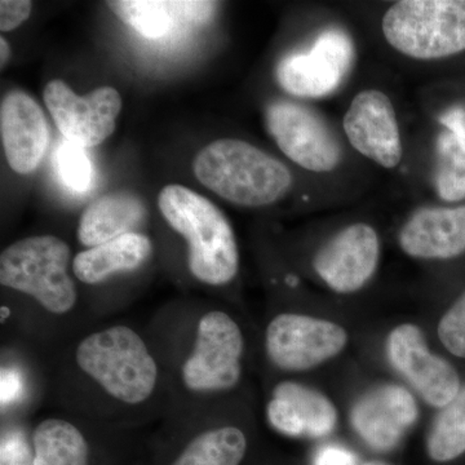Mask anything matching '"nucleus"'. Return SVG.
<instances>
[{"mask_svg":"<svg viewBox=\"0 0 465 465\" xmlns=\"http://www.w3.org/2000/svg\"><path fill=\"white\" fill-rule=\"evenodd\" d=\"M246 451V436L229 425L198 434L171 465H240Z\"/></svg>","mask_w":465,"mask_h":465,"instance_id":"412c9836","label":"nucleus"},{"mask_svg":"<svg viewBox=\"0 0 465 465\" xmlns=\"http://www.w3.org/2000/svg\"><path fill=\"white\" fill-rule=\"evenodd\" d=\"M75 357L85 375L127 405L143 403L157 385V362L130 327L114 326L91 333L76 348Z\"/></svg>","mask_w":465,"mask_h":465,"instance_id":"7ed1b4c3","label":"nucleus"},{"mask_svg":"<svg viewBox=\"0 0 465 465\" xmlns=\"http://www.w3.org/2000/svg\"><path fill=\"white\" fill-rule=\"evenodd\" d=\"M265 124L278 148L300 167L330 173L341 163V143L326 122L307 106L274 101L266 108Z\"/></svg>","mask_w":465,"mask_h":465,"instance_id":"6e6552de","label":"nucleus"},{"mask_svg":"<svg viewBox=\"0 0 465 465\" xmlns=\"http://www.w3.org/2000/svg\"><path fill=\"white\" fill-rule=\"evenodd\" d=\"M108 7L119 20L142 34L146 39H159L173 26V14L170 2L159 0H116L108 2Z\"/></svg>","mask_w":465,"mask_h":465,"instance_id":"b1692460","label":"nucleus"},{"mask_svg":"<svg viewBox=\"0 0 465 465\" xmlns=\"http://www.w3.org/2000/svg\"><path fill=\"white\" fill-rule=\"evenodd\" d=\"M70 249L54 235L15 242L0 255V283L32 296L52 314L74 308L76 289L67 273Z\"/></svg>","mask_w":465,"mask_h":465,"instance_id":"39448f33","label":"nucleus"},{"mask_svg":"<svg viewBox=\"0 0 465 465\" xmlns=\"http://www.w3.org/2000/svg\"><path fill=\"white\" fill-rule=\"evenodd\" d=\"M266 418L289 437L323 439L338 425V409L322 391L296 381L280 382L266 406Z\"/></svg>","mask_w":465,"mask_h":465,"instance_id":"dca6fc26","label":"nucleus"},{"mask_svg":"<svg viewBox=\"0 0 465 465\" xmlns=\"http://www.w3.org/2000/svg\"><path fill=\"white\" fill-rule=\"evenodd\" d=\"M173 16L182 17L191 23H207L213 18L216 11V3L194 2V0H183V2H170Z\"/></svg>","mask_w":465,"mask_h":465,"instance_id":"c85d7f7f","label":"nucleus"},{"mask_svg":"<svg viewBox=\"0 0 465 465\" xmlns=\"http://www.w3.org/2000/svg\"><path fill=\"white\" fill-rule=\"evenodd\" d=\"M385 351L391 367L428 405L442 409L460 391L457 370L445 358L430 351L423 331L416 324L394 327L388 335Z\"/></svg>","mask_w":465,"mask_h":465,"instance_id":"9b49d317","label":"nucleus"},{"mask_svg":"<svg viewBox=\"0 0 465 465\" xmlns=\"http://www.w3.org/2000/svg\"><path fill=\"white\" fill-rule=\"evenodd\" d=\"M33 3L29 0H2L0 2V30L12 32L25 23L32 14Z\"/></svg>","mask_w":465,"mask_h":465,"instance_id":"cd10ccee","label":"nucleus"},{"mask_svg":"<svg viewBox=\"0 0 465 465\" xmlns=\"http://www.w3.org/2000/svg\"><path fill=\"white\" fill-rule=\"evenodd\" d=\"M152 251L149 237L140 232H128L79 252L73 260V271L81 282L97 284L113 274L140 268L152 255Z\"/></svg>","mask_w":465,"mask_h":465,"instance_id":"6ab92c4d","label":"nucleus"},{"mask_svg":"<svg viewBox=\"0 0 465 465\" xmlns=\"http://www.w3.org/2000/svg\"><path fill=\"white\" fill-rule=\"evenodd\" d=\"M391 47L414 60H440L465 51V0H401L385 12Z\"/></svg>","mask_w":465,"mask_h":465,"instance_id":"20e7f679","label":"nucleus"},{"mask_svg":"<svg viewBox=\"0 0 465 465\" xmlns=\"http://www.w3.org/2000/svg\"><path fill=\"white\" fill-rule=\"evenodd\" d=\"M0 134L9 167L29 174L42 163L50 143V125L38 103L26 92H8L0 105Z\"/></svg>","mask_w":465,"mask_h":465,"instance_id":"2eb2a0df","label":"nucleus"},{"mask_svg":"<svg viewBox=\"0 0 465 465\" xmlns=\"http://www.w3.org/2000/svg\"><path fill=\"white\" fill-rule=\"evenodd\" d=\"M20 391V381L16 372L3 371L2 374V400L3 403L11 402L16 399Z\"/></svg>","mask_w":465,"mask_h":465,"instance_id":"2f4dec72","label":"nucleus"},{"mask_svg":"<svg viewBox=\"0 0 465 465\" xmlns=\"http://www.w3.org/2000/svg\"><path fill=\"white\" fill-rule=\"evenodd\" d=\"M437 333L452 356L465 358V291L440 317Z\"/></svg>","mask_w":465,"mask_h":465,"instance_id":"a878e982","label":"nucleus"},{"mask_svg":"<svg viewBox=\"0 0 465 465\" xmlns=\"http://www.w3.org/2000/svg\"><path fill=\"white\" fill-rule=\"evenodd\" d=\"M54 168L61 182L75 193H84L91 188L92 163L82 146L63 142L54 152Z\"/></svg>","mask_w":465,"mask_h":465,"instance_id":"393cba45","label":"nucleus"},{"mask_svg":"<svg viewBox=\"0 0 465 465\" xmlns=\"http://www.w3.org/2000/svg\"><path fill=\"white\" fill-rule=\"evenodd\" d=\"M33 465H88L90 448L81 430L63 419H47L33 434Z\"/></svg>","mask_w":465,"mask_h":465,"instance_id":"aec40b11","label":"nucleus"},{"mask_svg":"<svg viewBox=\"0 0 465 465\" xmlns=\"http://www.w3.org/2000/svg\"><path fill=\"white\" fill-rule=\"evenodd\" d=\"M363 465H390L387 463H382V461H369V463Z\"/></svg>","mask_w":465,"mask_h":465,"instance_id":"f704fd0d","label":"nucleus"},{"mask_svg":"<svg viewBox=\"0 0 465 465\" xmlns=\"http://www.w3.org/2000/svg\"><path fill=\"white\" fill-rule=\"evenodd\" d=\"M43 99L65 140L84 149L112 136L122 110L121 94L115 88L100 87L79 96L61 79L45 85Z\"/></svg>","mask_w":465,"mask_h":465,"instance_id":"9d476101","label":"nucleus"},{"mask_svg":"<svg viewBox=\"0 0 465 465\" xmlns=\"http://www.w3.org/2000/svg\"><path fill=\"white\" fill-rule=\"evenodd\" d=\"M34 451L23 434L8 433L2 440V465H33Z\"/></svg>","mask_w":465,"mask_h":465,"instance_id":"bb28decb","label":"nucleus"},{"mask_svg":"<svg viewBox=\"0 0 465 465\" xmlns=\"http://www.w3.org/2000/svg\"><path fill=\"white\" fill-rule=\"evenodd\" d=\"M437 194L445 202L465 200V142L451 131L440 134L436 143Z\"/></svg>","mask_w":465,"mask_h":465,"instance_id":"5701e85b","label":"nucleus"},{"mask_svg":"<svg viewBox=\"0 0 465 465\" xmlns=\"http://www.w3.org/2000/svg\"><path fill=\"white\" fill-rule=\"evenodd\" d=\"M9 58H11V47H9L8 42L5 38H0V64L2 67L7 65Z\"/></svg>","mask_w":465,"mask_h":465,"instance_id":"473e14b6","label":"nucleus"},{"mask_svg":"<svg viewBox=\"0 0 465 465\" xmlns=\"http://www.w3.org/2000/svg\"><path fill=\"white\" fill-rule=\"evenodd\" d=\"M427 451L437 463L455 460L465 452V387L434 419L427 439Z\"/></svg>","mask_w":465,"mask_h":465,"instance_id":"4be33fe9","label":"nucleus"},{"mask_svg":"<svg viewBox=\"0 0 465 465\" xmlns=\"http://www.w3.org/2000/svg\"><path fill=\"white\" fill-rule=\"evenodd\" d=\"M381 240L365 223L345 226L336 232L313 258L318 277L338 293H354L369 283L378 271Z\"/></svg>","mask_w":465,"mask_h":465,"instance_id":"f8f14e48","label":"nucleus"},{"mask_svg":"<svg viewBox=\"0 0 465 465\" xmlns=\"http://www.w3.org/2000/svg\"><path fill=\"white\" fill-rule=\"evenodd\" d=\"M158 207L167 224L188 242L191 273L210 286L232 282L240 252L229 220L203 195L179 183L164 186Z\"/></svg>","mask_w":465,"mask_h":465,"instance_id":"f257e3e1","label":"nucleus"},{"mask_svg":"<svg viewBox=\"0 0 465 465\" xmlns=\"http://www.w3.org/2000/svg\"><path fill=\"white\" fill-rule=\"evenodd\" d=\"M347 344L344 327L307 314H278L266 327V354L283 371H308L339 356Z\"/></svg>","mask_w":465,"mask_h":465,"instance_id":"0eeeda50","label":"nucleus"},{"mask_svg":"<svg viewBox=\"0 0 465 465\" xmlns=\"http://www.w3.org/2000/svg\"><path fill=\"white\" fill-rule=\"evenodd\" d=\"M9 316V311L7 308H5L3 307L2 308V317H3V320H5V318H7Z\"/></svg>","mask_w":465,"mask_h":465,"instance_id":"72a5a7b5","label":"nucleus"},{"mask_svg":"<svg viewBox=\"0 0 465 465\" xmlns=\"http://www.w3.org/2000/svg\"><path fill=\"white\" fill-rule=\"evenodd\" d=\"M353 61L351 36L339 29L324 30L311 50L282 58L275 78L291 96L321 99L341 87Z\"/></svg>","mask_w":465,"mask_h":465,"instance_id":"1a4fd4ad","label":"nucleus"},{"mask_svg":"<svg viewBox=\"0 0 465 465\" xmlns=\"http://www.w3.org/2000/svg\"><path fill=\"white\" fill-rule=\"evenodd\" d=\"M193 173L202 185L242 207L273 204L292 185V174L282 162L238 139L208 143L195 155Z\"/></svg>","mask_w":465,"mask_h":465,"instance_id":"f03ea898","label":"nucleus"},{"mask_svg":"<svg viewBox=\"0 0 465 465\" xmlns=\"http://www.w3.org/2000/svg\"><path fill=\"white\" fill-rule=\"evenodd\" d=\"M440 122L465 142V106L449 109L440 116Z\"/></svg>","mask_w":465,"mask_h":465,"instance_id":"7c9ffc66","label":"nucleus"},{"mask_svg":"<svg viewBox=\"0 0 465 465\" xmlns=\"http://www.w3.org/2000/svg\"><path fill=\"white\" fill-rule=\"evenodd\" d=\"M243 351V333L229 314H204L194 348L183 365V384L193 391L232 390L241 381Z\"/></svg>","mask_w":465,"mask_h":465,"instance_id":"423d86ee","label":"nucleus"},{"mask_svg":"<svg viewBox=\"0 0 465 465\" xmlns=\"http://www.w3.org/2000/svg\"><path fill=\"white\" fill-rule=\"evenodd\" d=\"M418 418L414 396L397 384H381L366 391L351 412V425L358 436L378 451H390L399 446Z\"/></svg>","mask_w":465,"mask_h":465,"instance_id":"4468645a","label":"nucleus"},{"mask_svg":"<svg viewBox=\"0 0 465 465\" xmlns=\"http://www.w3.org/2000/svg\"><path fill=\"white\" fill-rule=\"evenodd\" d=\"M145 217L143 202L136 194L114 192L103 195L85 208L78 226L82 244L99 246L121 235L134 232Z\"/></svg>","mask_w":465,"mask_h":465,"instance_id":"a211bd4d","label":"nucleus"},{"mask_svg":"<svg viewBox=\"0 0 465 465\" xmlns=\"http://www.w3.org/2000/svg\"><path fill=\"white\" fill-rule=\"evenodd\" d=\"M399 243L410 258H458L465 252V204L420 208L401 228Z\"/></svg>","mask_w":465,"mask_h":465,"instance_id":"f3484780","label":"nucleus"},{"mask_svg":"<svg viewBox=\"0 0 465 465\" xmlns=\"http://www.w3.org/2000/svg\"><path fill=\"white\" fill-rule=\"evenodd\" d=\"M313 465H357V458L341 446L327 445L318 450Z\"/></svg>","mask_w":465,"mask_h":465,"instance_id":"c756f323","label":"nucleus"},{"mask_svg":"<svg viewBox=\"0 0 465 465\" xmlns=\"http://www.w3.org/2000/svg\"><path fill=\"white\" fill-rule=\"evenodd\" d=\"M342 127L351 145L379 166L391 170L402 161L396 110L384 92L365 90L356 94L342 119Z\"/></svg>","mask_w":465,"mask_h":465,"instance_id":"ddd939ff","label":"nucleus"}]
</instances>
